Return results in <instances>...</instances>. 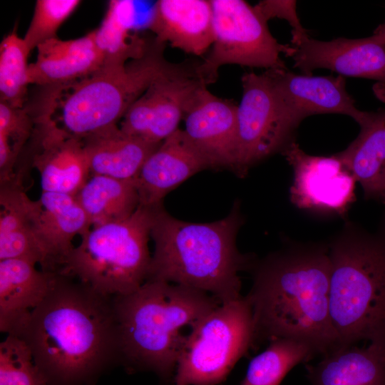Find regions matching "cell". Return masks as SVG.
<instances>
[{
    "label": "cell",
    "mask_w": 385,
    "mask_h": 385,
    "mask_svg": "<svg viewBox=\"0 0 385 385\" xmlns=\"http://www.w3.org/2000/svg\"><path fill=\"white\" fill-rule=\"evenodd\" d=\"M17 337L48 385H95L121 364L114 297L59 273Z\"/></svg>",
    "instance_id": "6da1fadb"
},
{
    "label": "cell",
    "mask_w": 385,
    "mask_h": 385,
    "mask_svg": "<svg viewBox=\"0 0 385 385\" xmlns=\"http://www.w3.org/2000/svg\"><path fill=\"white\" fill-rule=\"evenodd\" d=\"M332 264L326 245H294L256 264L252 289L254 345L289 338L322 355L337 346L329 314Z\"/></svg>",
    "instance_id": "7a4b0ae2"
},
{
    "label": "cell",
    "mask_w": 385,
    "mask_h": 385,
    "mask_svg": "<svg viewBox=\"0 0 385 385\" xmlns=\"http://www.w3.org/2000/svg\"><path fill=\"white\" fill-rule=\"evenodd\" d=\"M242 222L237 204L227 217L205 223L177 219L160 206L150 232L155 250L147 280L201 290L220 304L240 297L239 273L253 266L252 257L236 245Z\"/></svg>",
    "instance_id": "3957f363"
},
{
    "label": "cell",
    "mask_w": 385,
    "mask_h": 385,
    "mask_svg": "<svg viewBox=\"0 0 385 385\" xmlns=\"http://www.w3.org/2000/svg\"><path fill=\"white\" fill-rule=\"evenodd\" d=\"M113 297L121 364L128 371L154 372L165 382L174 379L188 335L220 304L205 292L153 280Z\"/></svg>",
    "instance_id": "277c9868"
},
{
    "label": "cell",
    "mask_w": 385,
    "mask_h": 385,
    "mask_svg": "<svg viewBox=\"0 0 385 385\" xmlns=\"http://www.w3.org/2000/svg\"><path fill=\"white\" fill-rule=\"evenodd\" d=\"M328 247L337 346L361 340L385 344V230L374 234L346 224Z\"/></svg>",
    "instance_id": "5b68a950"
},
{
    "label": "cell",
    "mask_w": 385,
    "mask_h": 385,
    "mask_svg": "<svg viewBox=\"0 0 385 385\" xmlns=\"http://www.w3.org/2000/svg\"><path fill=\"white\" fill-rule=\"evenodd\" d=\"M165 47L154 38L142 57L125 66H103L81 81L52 88L49 104L60 109L61 128L83 138L117 125L151 83L176 65L165 59Z\"/></svg>",
    "instance_id": "8992f818"
},
{
    "label": "cell",
    "mask_w": 385,
    "mask_h": 385,
    "mask_svg": "<svg viewBox=\"0 0 385 385\" xmlns=\"http://www.w3.org/2000/svg\"><path fill=\"white\" fill-rule=\"evenodd\" d=\"M159 207L139 205L126 219L92 227L57 273L106 295L135 292L148 278L152 257L148 241Z\"/></svg>",
    "instance_id": "52a82bcc"
},
{
    "label": "cell",
    "mask_w": 385,
    "mask_h": 385,
    "mask_svg": "<svg viewBox=\"0 0 385 385\" xmlns=\"http://www.w3.org/2000/svg\"><path fill=\"white\" fill-rule=\"evenodd\" d=\"M254 346L252 307L247 296L220 304L188 335L174 376L175 385H216Z\"/></svg>",
    "instance_id": "ba28073f"
},
{
    "label": "cell",
    "mask_w": 385,
    "mask_h": 385,
    "mask_svg": "<svg viewBox=\"0 0 385 385\" xmlns=\"http://www.w3.org/2000/svg\"><path fill=\"white\" fill-rule=\"evenodd\" d=\"M212 9L213 43L195 71L206 86L214 83L220 67L228 64L263 68H287L281 53L287 45L272 35L267 21L259 11L243 0H210Z\"/></svg>",
    "instance_id": "9c48e42d"
},
{
    "label": "cell",
    "mask_w": 385,
    "mask_h": 385,
    "mask_svg": "<svg viewBox=\"0 0 385 385\" xmlns=\"http://www.w3.org/2000/svg\"><path fill=\"white\" fill-rule=\"evenodd\" d=\"M242 96L237 108V146L233 171L244 178L260 160L294 140L300 124L288 111L265 73L242 76Z\"/></svg>",
    "instance_id": "30bf717a"
},
{
    "label": "cell",
    "mask_w": 385,
    "mask_h": 385,
    "mask_svg": "<svg viewBox=\"0 0 385 385\" xmlns=\"http://www.w3.org/2000/svg\"><path fill=\"white\" fill-rule=\"evenodd\" d=\"M195 67L176 63L155 80L125 113L120 124L121 130L146 142L160 144L179 129L196 93L206 86L197 76Z\"/></svg>",
    "instance_id": "8fae6325"
},
{
    "label": "cell",
    "mask_w": 385,
    "mask_h": 385,
    "mask_svg": "<svg viewBox=\"0 0 385 385\" xmlns=\"http://www.w3.org/2000/svg\"><path fill=\"white\" fill-rule=\"evenodd\" d=\"M34 113L36 128L21 174L26 178L30 168H36L42 191L76 195L91 176L82 138L59 126L48 110Z\"/></svg>",
    "instance_id": "7c38bea8"
},
{
    "label": "cell",
    "mask_w": 385,
    "mask_h": 385,
    "mask_svg": "<svg viewBox=\"0 0 385 385\" xmlns=\"http://www.w3.org/2000/svg\"><path fill=\"white\" fill-rule=\"evenodd\" d=\"M293 170L291 202L302 210L344 216L355 200L356 180L336 154L305 153L295 140L282 151Z\"/></svg>",
    "instance_id": "4fadbf2b"
},
{
    "label": "cell",
    "mask_w": 385,
    "mask_h": 385,
    "mask_svg": "<svg viewBox=\"0 0 385 385\" xmlns=\"http://www.w3.org/2000/svg\"><path fill=\"white\" fill-rule=\"evenodd\" d=\"M294 61V68L311 75L326 68L344 77L376 81L374 89L385 87V43L373 34L361 38H337L324 41L306 36L295 45H288L285 53Z\"/></svg>",
    "instance_id": "5bb4252c"
},
{
    "label": "cell",
    "mask_w": 385,
    "mask_h": 385,
    "mask_svg": "<svg viewBox=\"0 0 385 385\" xmlns=\"http://www.w3.org/2000/svg\"><path fill=\"white\" fill-rule=\"evenodd\" d=\"M237 105L202 86L183 120L186 135L207 161L210 168L234 170L237 146Z\"/></svg>",
    "instance_id": "9a60e30c"
},
{
    "label": "cell",
    "mask_w": 385,
    "mask_h": 385,
    "mask_svg": "<svg viewBox=\"0 0 385 385\" xmlns=\"http://www.w3.org/2000/svg\"><path fill=\"white\" fill-rule=\"evenodd\" d=\"M265 72L286 108L300 123L310 115L324 113L349 115L358 123L364 114L356 107L342 76L298 74L287 68Z\"/></svg>",
    "instance_id": "2e32d148"
},
{
    "label": "cell",
    "mask_w": 385,
    "mask_h": 385,
    "mask_svg": "<svg viewBox=\"0 0 385 385\" xmlns=\"http://www.w3.org/2000/svg\"><path fill=\"white\" fill-rule=\"evenodd\" d=\"M210 168L185 133L178 129L147 158L135 179L140 205H163L165 195L195 173Z\"/></svg>",
    "instance_id": "e0dca14e"
},
{
    "label": "cell",
    "mask_w": 385,
    "mask_h": 385,
    "mask_svg": "<svg viewBox=\"0 0 385 385\" xmlns=\"http://www.w3.org/2000/svg\"><path fill=\"white\" fill-rule=\"evenodd\" d=\"M36 202V231L46 255L42 270L58 272L74 248L73 240L91 227L75 195L42 191Z\"/></svg>",
    "instance_id": "ac0fdd59"
},
{
    "label": "cell",
    "mask_w": 385,
    "mask_h": 385,
    "mask_svg": "<svg viewBox=\"0 0 385 385\" xmlns=\"http://www.w3.org/2000/svg\"><path fill=\"white\" fill-rule=\"evenodd\" d=\"M148 27L158 43H168L174 48L201 56L214 40L211 1L160 0Z\"/></svg>",
    "instance_id": "d6986e66"
},
{
    "label": "cell",
    "mask_w": 385,
    "mask_h": 385,
    "mask_svg": "<svg viewBox=\"0 0 385 385\" xmlns=\"http://www.w3.org/2000/svg\"><path fill=\"white\" fill-rule=\"evenodd\" d=\"M37 51L36 61L29 66V83L46 88L76 83L98 71L104 63L93 31L75 39L48 40Z\"/></svg>",
    "instance_id": "ffe728a7"
},
{
    "label": "cell",
    "mask_w": 385,
    "mask_h": 385,
    "mask_svg": "<svg viewBox=\"0 0 385 385\" xmlns=\"http://www.w3.org/2000/svg\"><path fill=\"white\" fill-rule=\"evenodd\" d=\"M21 259L0 260V331L17 337L45 299L57 273Z\"/></svg>",
    "instance_id": "44dd1931"
},
{
    "label": "cell",
    "mask_w": 385,
    "mask_h": 385,
    "mask_svg": "<svg viewBox=\"0 0 385 385\" xmlns=\"http://www.w3.org/2000/svg\"><path fill=\"white\" fill-rule=\"evenodd\" d=\"M360 132L337 155L362 188L366 199L385 202V108L365 111Z\"/></svg>",
    "instance_id": "7402d4cb"
},
{
    "label": "cell",
    "mask_w": 385,
    "mask_h": 385,
    "mask_svg": "<svg viewBox=\"0 0 385 385\" xmlns=\"http://www.w3.org/2000/svg\"><path fill=\"white\" fill-rule=\"evenodd\" d=\"M91 175L134 180L147 158L161 144L128 135L112 125L81 138Z\"/></svg>",
    "instance_id": "603a6c76"
},
{
    "label": "cell",
    "mask_w": 385,
    "mask_h": 385,
    "mask_svg": "<svg viewBox=\"0 0 385 385\" xmlns=\"http://www.w3.org/2000/svg\"><path fill=\"white\" fill-rule=\"evenodd\" d=\"M307 371L310 385H385V344L337 346Z\"/></svg>",
    "instance_id": "cb8c5ba5"
},
{
    "label": "cell",
    "mask_w": 385,
    "mask_h": 385,
    "mask_svg": "<svg viewBox=\"0 0 385 385\" xmlns=\"http://www.w3.org/2000/svg\"><path fill=\"white\" fill-rule=\"evenodd\" d=\"M0 260L21 259L46 265V255L36 231V202L25 189L0 187Z\"/></svg>",
    "instance_id": "d4e9b609"
},
{
    "label": "cell",
    "mask_w": 385,
    "mask_h": 385,
    "mask_svg": "<svg viewBox=\"0 0 385 385\" xmlns=\"http://www.w3.org/2000/svg\"><path fill=\"white\" fill-rule=\"evenodd\" d=\"M75 196L92 227L126 219L140 205L135 179L93 175Z\"/></svg>",
    "instance_id": "484cf974"
},
{
    "label": "cell",
    "mask_w": 385,
    "mask_h": 385,
    "mask_svg": "<svg viewBox=\"0 0 385 385\" xmlns=\"http://www.w3.org/2000/svg\"><path fill=\"white\" fill-rule=\"evenodd\" d=\"M133 16L131 1H110L101 26L93 31L96 45L103 56V66H125L145 53L150 42L131 33Z\"/></svg>",
    "instance_id": "4316f807"
},
{
    "label": "cell",
    "mask_w": 385,
    "mask_h": 385,
    "mask_svg": "<svg viewBox=\"0 0 385 385\" xmlns=\"http://www.w3.org/2000/svg\"><path fill=\"white\" fill-rule=\"evenodd\" d=\"M317 354L310 345L299 340L274 339L250 361L241 385H279L292 368Z\"/></svg>",
    "instance_id": "83f0119b"
},
{
    "label": "cell",
    "mask_w": 385,
    "mask_h": 385,
    "mask_svg": "<svg viewBox=\"0 0 385 385\" xmlns=\"http://www.w3.org/2000/svg\"><path fill=\"white\" fill-rule=\"evenodd\" d=\"M36 118L26 106L0 102V185L15 184L20 160L34 135Z\"/></svg>",
    "instance_id": "f1b7e54d"
},
{
    "label": "cell",
    "mask_w": 385,
    "mask_h": 385,
    "mask_svg": "<svg viewBox=\"0 0 385 385\" xmlns=\"http://www.w3.org/2000/svg\"><path fill=\"white\" fill-rule=\"evenodd\" d=\"M23 38L16 30L0 43V102L22 108L28 98V57L30 53Z\"/></svg>",
    "instance_id": "f546056e"
},
{
    "label": "cell",
    "mask_w": 385,
    "mask_h": 385,
    "mask_svg": "<svg viewBox=\"0 0 385 385\" xmlns=\"http://www.w3.org/2000/svg\"><path fill=\"white\" fill-rule=\"evenodd\" d=\"M0 385H48L28 346L15 336L0 344Z\"/></svg>",
    "instance_id": "4dcf8cb0"
},
{
    "label": "cell",
    "mask_w": 385,
    "mask_h": 385,
    "mask_svg": "<svg viewBox=\"0 0 385 385\" xmlns=\"http://www.w3.org/2000/svg\"><path fill=\"white\" fill-rule=\"evenodd\" d=\"M81 2L78 0L36 1L31 23L23 38L30 51L57 38L58 29Z\"/></svg>",
    "instance_id": "1f68e13d"
},
{
    "label": "cell",
    "mask_w": 385,
    "mask_h": 385,
    "mask_svg": "<svg viewBox=\"0 0 385 385\" xmlns=\"http://www.w3.org/2000/svg\"><path fill=\"white\" fill-rule=\"evenodd\" d=\"M255 7L267 22L273 18L288 21L292 26V45L298 43L309 36L298 17L295 1L264 0L260 1Z\"/></svg>",
    "instance_id": "d6a6232c"
},
{
    "label": "cell",
    "mask_w": 385,
    "mask_h": 385,
    "mask_svg": "<svg viewBox=\"0 0 385 385\" xmlns=\"http://www.w3.org/2000/svg\"><path fill=\"white\" fill-rule=\"evenodd\" d=\"M373 35L385 43V21L375 29Z\"/></svg>",
    "instance_id": "836d02e7"
},
{
    "label": "cell",
    "mask_w": 385,
    "mask_h": 385,
    "mask_svg": "<svg viewBox=\"0 0 385 385\" xmlns=\"http://www.w3.org/2000/svg\"><path fill=\"white\" fill-rule=\"evenodd\" d=\"M375 95L381 99L385 101V87L374 90Z\"/></svg>",
    "instance_id": "e575fe53"
},
{
    "label": "cell",
    "mask_w": 385,
    "mask_h": 385,
    "mask_svg": "<svg viewBox=\"0 0 385 385\" xmlns=\"http://www.w3.org/2000/svg\"><path fill=\"white\" fill-rule=\"evenodd\" d=\"M384 230H385V227H384Z\"/></svg>",
    "instance_id": "d590c367"
}]
</instances>
